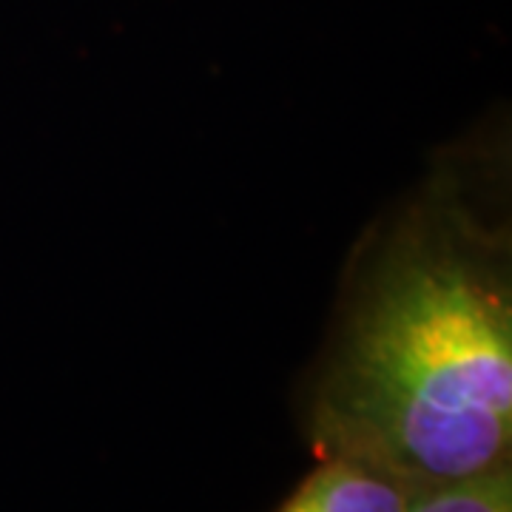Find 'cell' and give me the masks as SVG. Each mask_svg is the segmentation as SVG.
Returning a JSON list of instances; mask_svg holds the SVG:
<instances>
[{"label": "cell", "mask_w": 512, "mask_h": 512, "mask_svg": "<svg viewBox=\"0 0 512 512\" xmlns=\"http://www.w3.org/2000/svg\"><path fill=\"white\" fill-rule=\"evenodd\" d=\"M313 441L407 490L507 464L512 308L444 242L390 259L313 404Z\"/></svg>", "instance_id": "6da1fadb"}, {"label": "cell", "mask_w": 512, "mask_h": 512, "mask_svg": "<svg viewBox=\"0 0 512 512\" xmlns=\"http://www.w3.org/2000/svg\"><path fill=\"white\" fill-rule=\"evenodd\" d=\"M404 512H512V476L507 464L473 476L410 490Z\"/></svg>", "instance_id": "3957f363"}, {"label": "cell", "mask_w": 512, "mask_h": 512, "mask_svg": "<svg viewBox=\"0 0 512 512\" xmlns=\"http://www.w3.org/2000/svg\"><path fill=\"white\" fill-rule=\"evenodd\" d=\"M410 490L402 481L350 461L325 458L276 512H404Z\"/></svg>", "instance_id": "7a4b0ae2"}]
</instances>
